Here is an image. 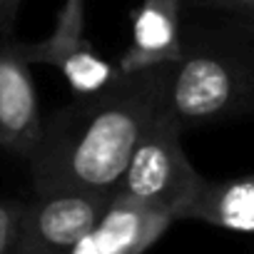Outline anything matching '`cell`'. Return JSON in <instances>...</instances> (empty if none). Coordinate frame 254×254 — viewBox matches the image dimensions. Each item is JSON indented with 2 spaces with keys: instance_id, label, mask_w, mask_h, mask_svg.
<instances>
[{
  "instance_id": "6da1fadb",
  "label": "cell",
  "mask_w": 254,
  "mask_h": 254,
  "mask_svg": "<svg viewBox=\"0 0 254 254\" xmlns=\"http://www.w3.org/2000/svg\"><path fill=\"white\" fill-rule=\"evenodd\" d=\"M167 65L120 72L100 92L75 95L48 122L30 155L33 192H115L142 130L165 107Z\"/></svg>"
},
{
  "instance_id": "7a4b0ae2",
  "label": "cell",
  "mask_w": 254,
  "mask_h": 254,
  "mask_svg": "<svg viewBox=\"0 0 254 254\" xmlns=\"http://www.w3.org/2000/svg\"><path fill=\"white\" fill-rule=\"evenodd\" d=\"M165 110L187 127L229 120L254 110V48L204 43L167 65Z\"/></svg>"
},
{
  "instance_id": "3957f363",
  "label": "cell",
  "mask_w": 254,
  "mask_h": 254,
  "mask_svg": "<svg viewBox=\"0 0 254 254\" xmlns=\"http://www.w3.org/2000/svg\"><path fill=\"white\" fill-rule=\"evenodd\" d=\"M202 180L182 147V127L162 107L132 147L115 194L135 199L177 222Z\"/></svg>"
},
{
  "instance_id": "277c9868",
  "label": "cell",
  "mask_w": 254,
  "mask_h": 254,
  "mask_svg": "<svg viewBox=\"0 0 254 254\" xmlns=\"http://www.w3.org/2000/svg\"><path fill=\"white\" fill-rule=\"evenodd\" d=\"M30 65L55 67L75 95H92L120 77L117 65L105 60L85 33V0H65L53 30L38 43H23Z\"/></svg>"
},
{
  "instance_id": "5b68a950",
  "label": "cell",
  "mask_w": 254,
  "mask_h": 254,
  "mask_svg": "<svg viewBox=\"0 0 254 254\" xmlns=\"http://www.w3.org/2000/svg\"><path fill=\"white\" fill-rule=\"evenodd\" d=\"M112 192H33L23 217V254H70L95 227Z\"/></svg>"
},
{
  "instance_id": "8992f818",
  "label": "cell",
  "mask_w": 254,
  "mask_h": 254,
  "mask_svg": "<svg viewBox=\"0 0 254 254\" xmlns=\"http://www.w3.org/2000/svg\"><path fill=\"white\" fill-rule=\"evenodd\" d=\"M25 45L0 30V150L30 160L43 135V115Z\"/></svg>"
},
{
  "instance_id": "52a82bcc",
  "label": "cell",
  "mask_w": 254,
  "mask_h": 254,
  "mask_svg": "<svg viewBox=\"0 0 254 254\" xmlns=\"http://www.w3.org/2000/svg\"><path fill=\"white\" fill-rule=\"evenodd\" d=\"M172 222L162 212L112 192L95 227L70 254H145Z\"/></svg>"
},
{
  "instance_id": "ba28073f",
  "label": "cell",
  "mask_w": 254,
  "mask_h": 254,
  "mask_svg": "<svg viewBox=\"0 0 254 254\" xmlns=\"http://www.w3.org/2000/svg\"><path fill=\"white\" fill-rule=\"evenodd\" d=\"M182 53V0H142L132 13L130 45L117 60V70L140 72L172 65Z\"/></svg>"
},
{
  "instance_id": "9c48e42d",
  "label": "cell",
  "mask_w": 254,
  "mask_h": 254,
  "mask_svg": "<svg viewBox=\"0 0 254 254\" xmlns=\"http://www.w3.org/2000/svg\"><path fill=\"white\" fill-rule=\"evenodd\" d=\"M180 219L204 222L229 232H254V172L229 180L204 177L180 212Z\"/></svg>"
},
{
  "instance_id": "30bf717a",
  "label": "cell",
  "mask_w": 254,
  "mask_h": 254,
  "mask_svg": "<svg viewBox=\"0 0 254 254\" xmlns=\"http://www.w3.org/2000/svg\"><path fill=\"white\" fill-rule=\"evenodd\" d=\"M23 199H0V254H23Z\"/></svg>"
},
{
  "instance_id": "8fae6325",
  "label": "cell",
  "mask_w": 254,
  "mask_h": 254,
  "mask_svg": "<svg viewBox=\"0 0 254 254\" xmlns=\"http://www.w3.org/2000/svg\"><path fill=\"white\" fill-rule=\"evenodd\" d=\"M202 8H214V10H227L234 13L249 23H254V0H192Z\"/></svg>"
},
{
  "instance_id": "7c38bea8",
  "label": "cell",
  "mask_w": 254,
  "mask_h": 254,
  "mask_svg": "<svg viewBox=\"0 0 254 254\" xmlns=\"http://www.w3.org/2000/svg\"><path fill=\"white\" fill-rule=\"evenodd\" d=\"M20 5L23 0H0V30L3 33H15Z\"/></svg>"
}]
</instances>
